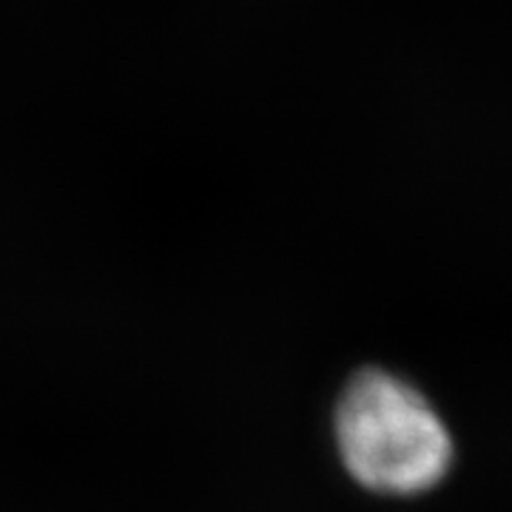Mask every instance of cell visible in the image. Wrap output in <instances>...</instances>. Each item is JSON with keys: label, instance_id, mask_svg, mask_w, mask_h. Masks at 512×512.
Listing matches in <instances>:
<instances>
[{"label": "cell", "instance_id": "6da1fadb", "mask_svg": "<svg viewBox=\"0 0 512 512\" xmlns=\"http://www.w3.org/2000/svg\"><path fill=\"white\" fill-rule=\"evenodd\" d=\"M336 441L348 473L370 493H427L453 461V441L436 407L413 384L373 367L345 387Z\"/></svg>", "mask_w": 512, "mask_h": 512}]
</instances>
